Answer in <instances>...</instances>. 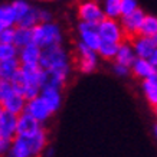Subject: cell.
Returning a JSON list of instances; mask_svg holds the SVG:
<instances>
[{"instance_id": "obj_1", "label": "cell", "mask_w": 157, "mask_h": 157, "mask_svg": "<svg viewBox=\"0 0 157 157\" xmlns=\"http://www.w3.org/2000/svg\"><path fill=\"white\" fill-rule=\"evenodd\" d=\"M39 65L43 69L69 74L71 72V56H69L67 49L62 46V43L53 45V46H48V48L42 49Z\"/></svg>"}, {"instance_id": "obj_2", "label": "cell", "mask_w": 157, "mask_h": 157, "mask_svg": "<svg viewBox=\"0 0 157 157\" xmlns=\"http://www.w3.org/2000/svg\"><path fill=\"white\" fill-rule=\"evenodd\" d=\"M63 40L61 26L55 22H40L33 28V42L40 48L61 45Z\"/></svg>"}, {"instance_id": "obj_3", "label": "cell", "mask_w": 157, "mask_h": 157, "mask_svg": "<svg viewBox=\"0 0 157 157\" xmlns=\"http://www.w3.org/2000/svg\"><path fill=\"white\" fill-rule=\"evenodd\" d=\"M98 52L95 49H91L90 46L78 42L75 46V62L76 68L82 74H91L98 67Z\"/></svg>"}, {"instance_id": "obj_4", "label": "cell", "mask_w": 157, "mask_h": 157, "mask_svg": "<svg viewBox=\"0 0 157 157\" xmlns=\"http://www.w3.org/2000/svg\"><path fill=\"white\" fill-rule=\"evenodd\" d=\"M76 14L79 22L95 25H98L105 17L102 5L98 3V0H79L76 5Z\"/></svg>"}, {"instance_id": "obj_5", "label": "cell", "mask_w": 157, "mask_h": 157, "mask_svg": "<svg viewBox=\"0 0 157 157\" xmlns=\"http://www.w3.org/2000/svg\"><path fill=\"white\" fill-rule=\"evenodd\" d=\"M97 26H98V32H100V36L102 40L121 43L127 38L123 28H121V23L114 17H107L105 16Z\"/></svg>"}, {"instance_id": "obj_6", "label": "cell", "mask_w": 157, "mask_h": 157, "mask_svg": "<svg viewBox=\"0 0 157 157\" xmlns=\"http://www.w3.org/2000/svg\"><path fill=\"white\" fill-rule=\"evenodd\" d=\"M144 17H146V13L140 7L131 12V13L121 16L120 23H121V28H123L124 33L128 39H133L134 36H137L140 33V28H141Z\"/></svg>"}, {"instance_id": "obj_7", "label": "cell", "mask_w": 157, "mask_h": 157, "mask_svg": "<svg viewBox=\"0 0 157 157\" xmlns=\"http://www.w3.org/2000/svg\"><path fill=\"white\" fill-rule=\"evenodd\" d=\"M78 38H79V42L90 46L91 49H95V51L100 48L101 42H102L100 32H98V26L95 23H88V22H79Z\"/></svg>"}, {"instance_id": "obj_8", "label": "cell", "mask_w": 157, "mask_h": 157, "mask_svg": "<svg viewBox=\"0 0 157 157\" xmlns=\"http://www.w3.org/2000/svg\"><path fill=\"white\" fill-rule=\"evenodd\" d=\"M12 85H13V90L16 92L22 94L26 100H30V98L39 95V92L42 90L40 85L29 81L28 78L25 76V74L22 72V69H19V72L12 78Z\"/></svg>"}, {"instance_id": "obj_9", "label": "cell", "mask_w": 157, "mask_h": 157, "mask_svg": "<svg viewBox=\"0 0 157 157\" xmlns=\"http://www.w3.org/2000/svg\"><path fill=\"white\" fill-rule=\"evenodd\" d=\"M25 111H26L28 114H30L32 117H35V118L38 120V121H40L42 124L46 123L53 115V111L49 108V105L43 101V98L40 95H36V97H33V98L28 100Z\"/></svg>"}, {"instance_id": "obj_10", "label": "cell", "mask_w": 157, "mask_h": 157, "mask_svg": "<svg viewBox=\"0 0 157 157\" xmlns=\"http://www.w3.org/2000/svg\"><path fill=\"white\" fill-rule=\"evenodd\" d=\"M42 128V123L28 114L26 111L17 115V136L20 137H30Z\"/></svg>"}, {"instance_id": "obj_11", "label": "cell", "mask_w": 157, "mask_h": 157, "mask_svg": "<svg viewBox=\"0 0 157 157\" xmlns=\"http://www.w3.org/2000/svg\"><path fill=\"white\" fill-rule=\"evenodd\" d=\"M130 42L133 45V49L137 58H146L150 59V56L153 55L154 49L157 48L154 39L150 36H143V35H137L133 39H130Z\"/></svg>"}, {"instance_id": "obj_12", "label": "cell", "mask_w": 157, "mask_h": 157, "mask_svg": "<svg viewBox=\"0 0 157 157\" xmlns=\"http://www.w3.org/2000/svg\"><path fill=\"white\" fill-rule=\"evenodd\" d=\"M130 69H131V72H133V75L136 78H140L143 81L157 72V68L151 63V61L146 59V58H136V61L133 62Z\"/></svg>"}, {"instance_id": "obj_13", "label": "cell", "mask_w": 157, "mask_h": 157, "mask_svg": "<svg viewBox=\"0 0 157 157\" xmlns=\"http://www.w3.org/2000/svg\"><path fill=\"white\" fill-rule=\"evenodd\" d=\"M17 136V115L6 111L0 121V137L12 141Z\"/></svg>"}, {"instance_id": "obj_14", "label": "cell", "mask_w": 157, "mask_h": 157, "mask_svg": "<svg viewBox=\"0 0 157 157\" xmlns=\"http://www.w3.org/2000/svg\"><path fill=\"white\" fill-rule=\"evenodd\" d=\"M40 53H42V48L38 46L35 42H32V43H29V45H26V46L19 49L17 59L20 61L22 65L39 63V61H40Z\"/></svg>"}, {"instance_id": "obj_15", "label": "cell", "mask_w": 157, "mask_h": 157, "mask_svg": "<svg viewBox=\"0 0 157 157\" xmlns=\"http://www.w3.org/2000/svg\"><path fill=\"white\" fill-rule=\"evenodd\" d=\"M39 95L43 98V101L49 105V108L53 111V114L58 113V109L62 105V90L55 86H43Z\"/></svg>"}, {"instance_id": "obj_16", "label": "cell", "mask_w": 157, "mask_h": 157, "mask_svg": "<svg viewBox=\"0 0 157 157\" xmlns=\"http://www.w3.org/2000/svg\"><path fill=\"white\" fill-rule=\"evenodd\" d=\"M26 102H28V100H26L22 94L14 91V92H12V94L2 102V105H3V108H5L7 113L19 115V114H22L25 111V108H26Z\"/></svg>"}, {"instance_id": "obj_17", "label": "cell", "mask_w": 157, "mask_h": 157, "mask_svg": "<svg viewBox=\"0 0 157 157\" xmlns=\"http://www.w3.org/2000/svg\"><path fill=\"white\" fill-rule=\"evenodd\" d=\"M26 138H28L30 151H32V157L45 153V150L48 147V134H46L45 128L39 130L36 134L30 136V137H26Z\"/></svg>"}, {"instance_id": "obj_18", "label": "cell", "mask_w": 157, "mask_h": 157, "mask_svg": "<svg viewBox=\"0 0 157 157\" xmlns=\"http://www.w3.org/2000/svg\"><path fill=\"white\" fill-rule=\"evenodd\" d=\"M69 74L59 71H49V69H43L42 76V88L43 86H55V88H63L67 84V79Z\"/></svg>"}, {"instance_id": "obj_19", "label": "cell", "mask_w": 157, "mask_h": 157, "mask_svg": "<svg viewBox=\"0 0 157 157\" xmlns=\"http://www.w3.org/2000/svg\"><path fill=\"white\" fill-rule=\"evenodd\" d=\"M7 154L12 157H32V151H30V147H29L28 138L16 136L10 143V148Z\"/></svg>"}, {"instance_id": "obj_20", "label": "cell", "mask_w": 157, "mask_h": 157, "mask_svg": "<svg viewBox=\"0 0 157 157\" xmlns=\"http://www.w3.org/2000/svg\"><path fill=\"white\" fill-rule=\"evenodd\" d=\"M136 58H137V55L134 52L131 42L124 40V42L120 43L118 51H117V55H115L114 61L118 62V63H123V65H127V67H131L133 62L136 61Z\"/></svg>"}, {"instance_id": "obj_21", "label": "cell", "mask_w": 157, "mask_h": 157, "mask_svg": "<svg viewBox=\"0 0 157 157\" xmlns=\"http://www.w3.org/2000/svg\"><path fill=\"white\" fill-rule=\"evenodd\" d=\"M20 67H22V63L17 58H10V59L0 61V78L12 81V78L19 72Z\"/></svg>"}, {"instance_id": "obj_22", "label": "cell", "mask_w": 157, "mask_h": 157, "mask_svg": "<svg viewBox=\"0 0 157 157\" xmlns=\"http://www.w3.org/2000/svg\"><path fill=\"white\" fill-rule=\"evenodd\" d=\"M143 92L148 104L157 105V72L143 81Z\"/></svg>"}, {"instance_id": "obj_23", "label": "cell", "mask_w": 157, "mask_h": 157, "mask_svg": "<svg viewBox=\"0 0 157 157\" xmlns=\"http://www.w3.org/2000/svg\"><path fill=\"white\" fill-rule=\"evenodd\" d=\"M33 42V29L23 28V26H16L14 28V39L13 43L17 48H23L26 45Z\"/></svg>"}, {"instance_id": "obj_24", "label": "cell", "mask_w": 157, "mask_h": 157, "mask_svg": "<svg viewBox=\"0 0 157 157\" xmlns=\"http://www.w3.org/2000/svg\"><path fill=\"white\" fill-rule=\"evenodd\" d=\"M7 26H16V14L10 3L0 5V30Z\"/></svg>"}, {"instance_id": "obj_25", "label": "cell", "mask_w": 157, "mask_h": 157, "mask_svg": "<svg viewBox=\"0 0 157 157\" xmlns=\"http://www.w3.org/2000/svg\"><path fill=\"white\" fill-rule=\"evenodd\" d=\"M120 43L115 42H107V40H102L100 45V48L97 49L98 52V56L105 59V61H114L115 55H117V51H118Z\"/></svg>"}, {"instance_id": "obj_26", "label": "cell", "mask_w": 157, "mask_h": 157, "mask_svg": "<svg viewBox=\"0 0 157 157\" xmlns=\"http://www.w3.org/2000/svg\"><path fill=\"white\" fill-rule=\"evenodd\" d=\"M38 23H40V14H39V7L32 6L29 12L25 14L23 17L17 22L16 26H23V28H32L33 29Z\"/></svg>"}, {"instance_id": "obj_27", "label": "cell", "mask_w": 157, "mask_h": 157, "mask_svg": "<svg viewBox=\"0 0 157 157\" xmlns=\"http://www.w3.org/2000/svg\"><path fill=\"white\" fill-rule=\"evenodd\" d=\"M156 33H157V17L156 16H153V14H146V17H144L143 23H141L140 33L138 35L153 38Z\"/></svg>"}, {"instance_id": "obj_28", "label": "cell", "mask_w": 157, "mask_h": 157, "mask_svg": "<svg viewBox=\"0 0 157 157\" xmlns=\"http://www.w3.org/2000/svg\"><path fill=\"white\" fill-rule=\"evenodd\" d=\"M102 9L107 17H121V0H104Z\"/></svg>"}, {"instance_id": "obj_29", "label": "cell", "mask_w": 157, "mask_h": 157, "mask_svg": "<svg viewBox=\"0 0 157 157\" xmlns=\"http://www.w3.org/2000/svg\"><path fill=\"white\" fill-rule=\"evenodd\" d=\"M12 7H13V12L16 14V25L19 22L25 14L29 12V9L32 7V5L29 3V0H13L12 3Z\"/></svg>"}, {"instance_id": "obj_30", "label": "cell", "mask_w": 157, "mask_h": 157, "mask_svg": "<svg viewBox=\"0 0 157 157\" xmlns=\"http://www.w3.org/2000/svg\"><path fill=\"white\" fill-rule=\"evenodd\" d=\"M19 48L14 43H3L0 42V61L10 59V58H17Z\"/></svg>"}, {"instance_id": "obj_31", "label": "cell", "mask_w": 157, "mask_h": 157, "mask_svg": "<svg viewBox=\"0 0 157 157\" xmlns=\"http://www.w3.org/2000/svg\"><path fill=\"white\" fill-rule=\"evenodd\" d=\"M12 92H14L12 81H9V79H2V78H0V104L9 97Z\"/></svg>"}, {"instance_id": "obj_32", "label": "cell", "mask_w": 157, "mask_h": 157, "mask_svg": "<svg viewBox=\"0 0 157 157\" xmlns=\"http://www.w3.org/2000/svg\"><path fill=\"white\" fill-rule=\"evenodd\" d=\"M14 28H16V26H7V28H5L3 30H0V42H3V43H13Z\"/></svg>"}, {"instance_id": "obj_33", "label": "cell", "mask_w": 157, "mask_h": 157, "mask_svg": "<svg viewBox=\"0 0 157 157\" xmlns=\"http://www.w3.org/2000/svg\"><path fill=\"white\" fill-rule=\"evenodd\" d=\"M136 9H138L137 0H121V16L131 13Z\"/></svg>"}, {"instance_id": "obj_34", "label": "cell", "mask_w": 157, "mask_h": 157, "mask_svg": "<svg viewBox=\"0 0 157 157\" xmlns=\"http://www.w3.org/2000/svg\"><path fill=\"white\" fill-rule=\"evenodd\" d=\"M114 72L115 75L118 76H127L131 72V69H130V67H127V65H123V63H118V62H115L114 63Z\"/></svg>"}, {"instance_id": "obj_35", "label": "cell", "mask_w": 157, "mask_h": 157, "mask_svg": "<svg viewBox=\"0 0 157 157\" xmlns=\"http://www.w3.org/2000/svg\"><path fill=\"white\" fill-rule=\"evenodd\" d=\"M10 143H12V141H9V140H6V138H3V137H0V156L7 154V151H9V148H10Z\"/></svg>"}, {"instance_id": "obj_36", "label": "cell", "mask_w": 157, "mask_h": 157, "mask_svg": "<svg viewBox=\"0 0 157 157\" xmlns=\"http://www.w3.org/2000/svg\"><path fill=\"white\" fill-rule=\"evenodd\" d=\"M39 14H40V22H51L52 20V13L46 9H39Z\"/></svg>"}, {"instance_id": "obj_37", "label": "cell", "mask_w": 157, "mask_h": 157, "mask_svg": "<svg viewBox=\"0 0 157 157\" xmlns=\"http://www.w3.org/2000/svg\"><path fill=\"white\" fill-rule=\"evenodd\" d=\"M150 61H151V63L157 68V48L154 49V52H153V55L150 56Z\"/></svg>"}, {"instance_id": "obj_38", "label": "cell", "mask_w": 157, "mask_h": 157, "mask_svg": "<svg viewBox=\"0 0 157 157\" xmlns=\"http://www.w3.org/2000/svg\"><path fill=\"white\" fill-rule=\"evenodd\" d=\"M5 113H6V109L3 108V105L0 104V121H2V118H3V115H5Z\"/></svg>"}, {"instance_id": "obj_39", "label": "cell", "mask_w": 157, "mask_h": 157, "mask_svg": "<svg viewBox=\"0 0 157 157\" xmlns=\"http://www.w3.org/2000/svg\"><path fill=\"white\" fill-rule=\"evenodd\" d=\"M153 39H154V42H156V45H157V33L153 36Z\"/></svg>"}, {"instance_id": "obj_40", "label": "cell", "mask_w": 157, "mask_h": 157, "mask_svg": "<svg viewBox=\"0 0 157 157\" xmlns=\"http://www.w3.org/2000/svg\"><path fill=\"white\" fill-rule=\"evenodd\" d=\"M154 114H156V117H157V105H154Z\"/></svg>"}, {"instance_id": "obj_41", "label": "cell", "mask_w": 157, "mask_h": 157, "mask_svg": "<svg viewBox=\"0 0 157 157\" xmlns=\"http://www.w3.org/2000/svg\"><path fill=\"white\" fill-rule=\"evenodd\" d=\"M156 137H157V125H156Z\"/></svg>"}, {"instance_id": "obj_42", "label": "cell", "mask_w": 157, "mask_h": 157, "mask_svg": "<svg viewBox=\"0 0 157 157\" xmlns=\"http://www.w3.org/2000/svg\"><path fill=\"white\" fill-rule=\"evenodd\" d=\"M45 2H51V0H45Z\"/></svg>"}]
</instances>
